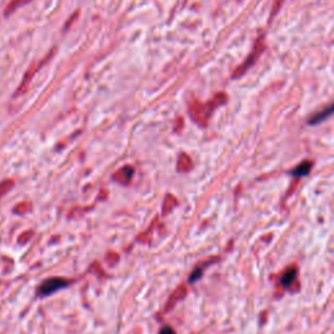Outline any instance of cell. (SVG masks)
I'll return each mask as SVG.
<instances>
[{
  "instance_id": "1",
  "label": "cell",
  "mask_w": 334,
  "mask_h": 334,
  "mask_svg": "<svg viewBox=\"0 0 334 334\" xmlns=\"http://www.w3.org/2000/svg\"><path fill=\"white\" fill-rule=\"evenodd\" d=\"M263 50H264V42H263V38H260L257 41V43L255 44V47H253V51L251 53V55H249L248 58L246 59V62H244L243 64L241 65V67H239L236 70H235L234 77H239V76H242V75L246 74L247 70H248L249 68L252 67L253 64H255V62L258 59L260 54L263 53Z\"/></svg>"
},
{
  "instance_id": "2",
  "label": "cell",
  "mask_w": 334,
  "mask_h": 334,
  "mask_svg": "<svg viewBox=\"0 0 334 334\" xmlns=\"http://www.w3.org/2000/svg\"><path fill=\"white\" fill-rule=\"evenodd\" d=\"M67 284H68L67 279L50 278V279H47V281H44L43 283L39 286L38 294L41 296L50 295V294H54L55 291H58V290H60V289L65 288Z\"/></svg>"
},
{
  "instance_id": "3",
  "label": "cell",
  "mask_w": 334,
  "mask_h": 334,
  "mask_svg": "<svg viewBox=\"0 0 334 334\" xmlns=\"http://www.w3.org/2000/svg\"><path fill=\"white\" fill-rule=\"evenodd\" d=\"M333 112H334V103L331 106H328V107H325L324 110H321V111H319L317 114H315L314 116L309 119V122H308V123H309V124L321 123V122H324L325 119H328V117L330 116Z\"/></svg>"
},
{
  "instance_id": "4",
  "label": "cell",
  "mask_w": 334,
  "mask_h": 334,
  "mask_svg": "<svg viewBox=\"0 0 334 334\" xmlns=\"http://www.w3.org/2000/svg\"><path fill=\"white\" fill-rule=\"evenodd\" d=\"M132 176H133V169L132 167L126 166V167H123L121 171H117V173L115 174L114 178L116 179V180H119V182L127 184V183H128L131 179H132Z\"/></svg>"
},
{
  "instance_id": "5",
  "label": "cell",
  "mask_w": 334,
  "mask_h": 334,
  "mask_svg": "<svg viewBox=\"0 0 334 334\" xmlns=\"http://www.w3.org/2000/svg\"><path fill=\"white\" fill-rule=\"evenodd\" d=\"M312 169V163L311 162H303L300 163L299 166H296L293 171H291V175L294 176H305L309 170Z\"/></svg>"
},
{
  "instance_id": "6",
  "label": "cell",
  "mask_w": 334,
  "mask_h": 334,
  "mask_svg": "<svg viewBox=\"0 0 334 334\" xmlns=\"http://www.w3.org/2000/svg\"><path fill=\"white\" fill-rule=\"evenodd\" d=\"M32 0H12L11 3L8 4V7H7L6 9V15H11L12 12H15L16 9L20 8V7L25 6V4L30 3Z\"/></svg>"
},
{
  "instance_id": "7",
  "label": "cell",
  "mask_w": 334,
  "mask_h": 334,
  "mask_svg": "<svg viewBox=\"0 0 334 334\" xmlns=\"http://www.w3.org/2000/svg\"><path fill=\"white\" fill-rule=\"evenodd\" d=\"M295 274L296 272L294 269L288 270V272L284 273V276L282 277V283H283L284 286H289V284L294 281V278H295Z\"/></svg>"
},
{
  "instance_id": "8",
  "label": "cell",
  "mask_w": 334,
  "mask_h": 334,
  "mask_svg": "<svg viewBox=\"0 0 334 334\" xmlns=\"http://www.w3.org/2000/svg\"><path fill=\"white\" fill-rule=\"evenodd\" d=\"M9 188H12L11 180H7V182L2 183V184H0V197L3 196V195L6 194V192L9 189Z\"/></svg>"
},
{
  "instance_id": "9",
  "label": "cell",
  "mask_w": 334,
  "mask_h": 334,
  "mask_svg": "<svg viewBox=\"0 0 334 334\" xmlns=\"http://www.w3.org/2000/svg\"><path fill=\"white\" fill-rule=\"evenodd\" d=\"M159 334H175V331H174L173 328H170V326H166V328H163L159 331Z\"/></svg>"
}]
</instances>
